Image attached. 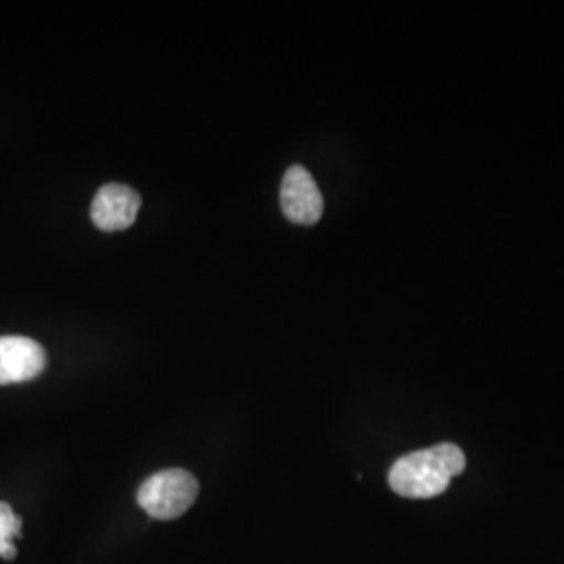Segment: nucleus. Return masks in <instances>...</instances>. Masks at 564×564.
Returning a JSON list of instances; mask_svg holds the SVG:
<instances>
[{
  "instance_id": "f257e3e1",
  "label": "nucleus",
  "mask_w": 564,
  "mask_h": 564,
  "mask_svg": "<svg viewBox=\"0 0 564 564\" xmlns=\"http://www.w3.org/2000/svg\"><path fill=\"white\" fill-rule=\"evenodd\" d=\"M466 468V456L456 444H440L398 458L389 470V487L410 500L442 496Z\"/></svg>"
},
{
  "instance_id": "f03ea898",
  "label": "nucleus",
  "mask_w": 564,
  "mask_h": 564,
  "mask_svg": "<svg viewBox=\"0 0 564 564\" xmlns=\"http://www.w3.org/2000/svg\"><path fill=\"white\" fill-rule=\"evenodd\" d=\"M199 481L184 468H167L151 475L139 489V506L158 521H174L197 502Z\"/></svg>"
},
{
  "instance_id": "7ed1b4c3",
  "label": "nucleus",
  "mask_w": 564,
  "mask_h": 564,
  "mask_svg": "<svg viewBox=\"0 0 564 564\" xmlns=\"http://www.w3.org/2000/svg\"><path fill=\"white\" fill-rule=\"evenodd\" d=\"M281 207L289 223L312 226L323 218V193L314 176L303 165H291L284 172Z\"/></svg>"
},
{
  "instance_id": "20e7f679",
  "label": "nucleus",
  "mask_w": 564,
  "mask_h": 564,
  "mask_svg": "<svg viewBox=\"0 0 564 564\" xmlns=\"http://www.w3.org/2000/svg\"><path fill=\"white\" fill-rule=\"evenodd\" d=\"M141 209V195L120 182H109L99 188L90 218L102 232H120L137 223Z\"/></svg>"
},
{
  "instance_id": "39448f33",
  "label": "nucleus",
  "mask_w": 564,
  "mask_h": 564,
  "mask_svg": "<svg viewBox=\"0 0 564 564\" xmlns=\"http://www.w3.org/2000/svg\"><path fill=\"white\" fill-rule=\"evenodd\" d=\"M46 368V351L30 337H0V384L34 381Z\"/></svg>"
},
{
  "instance_id": "423d86ee",
  "label": "nucleus",
  "mask_w": 564,
  "mask_h": 564,
  "mask_svg": "<svg viewBox=\"0 0 564 564\" xmlns=\"http://www.w3.org/2000/svg\"><path fill=\"white\" fill-rule=\"evenodd\" d=\"M15 538H21V519L7 502H0V558L13 561L18 556Z\"/></svg>"
}]
</instances>
